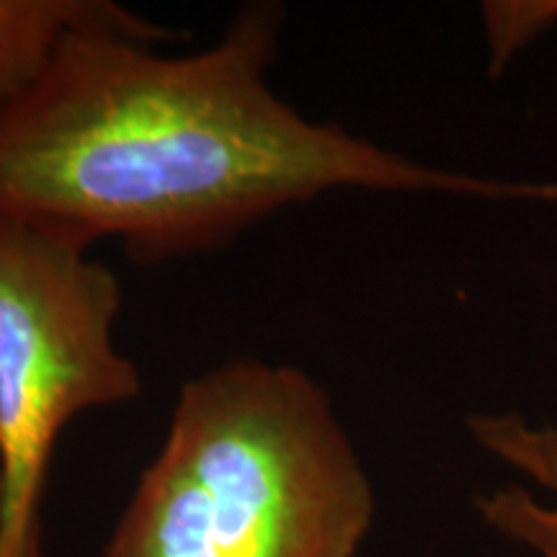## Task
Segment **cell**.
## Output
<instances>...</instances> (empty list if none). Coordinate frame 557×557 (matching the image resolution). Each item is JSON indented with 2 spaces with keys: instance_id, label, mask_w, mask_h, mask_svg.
Listing matches in <instances>:
<instances>
[{
  "instance_id": "6da1fadb",
  "label": "cell",
  "mask_w": 557,
  "mask_h": 557,
  "mask_svg": "<svg viewBox=\"0 0 557 557\" xmlns=\"http://www.w3.org/2000/svg\"><path fill=\"white\" fill-rule=\"evenodd\" d=\"M282 11L243 9L220 41L163 54L116 32L73 34L0 114V218L160 263L233 240L336 189L557 205V181L431 169L312 122L269 83Z\"/></svg>"
},
{
  "instance_id": "7a4b0ae2",
  "label": "cell",
  "mask_w": 557,
  "mask_h": 557,
  "mask_svg": "<svg viewBox=\"0 0 557 557\" xmlns=\"http://www.w3.org/2000/svg\"><path fill=\"white\" fill-rule=\"evenodd\" d=\"M374 487L323 387L233 359L184 382L101 557H357Z\"/></svg>"
},
{
  "instance_id": "3957f363",
  "label": "cell",
  "mask_w": 557,
  "mask_h": 557,
  "mask_svg": "<svg viewBox=\"0 0 557 557\" xmlns=\"http://www.w3.org/2000/svg\"><path fill=\"white\" fill-rule=\"evenodd\" d=\"M120 312V278L90 248L0 218V557H45L41 500L67 423L143 395Z\"/></svg>"
},
{
  "instance_id": "277c9868",
  "label": "cell",
  "mask_w": 557,
  "mask_h": 557,
  "mask_svg": "<svg viewBox=\"0 0 557 557\" xmlns=\"http://www.w3.org/2000/svg\"><path fill=\"white\" fill-rule=\"evenodd\" d=\"M81 32H116L148 41H176L178 34L109 0H0V114L24 99Z\"/></svg>"
},
{
  "instance_id": "5b68a950",
  "label": "cell",
  "mask_w": 557,
  "mask_h": 557,
  "mask_svg": "<svg viewBox=\"0 0 557 557\" xmlns=\"http://www.w3.org/2000/svg\"><path fill=\"white\" fill-rule=\"evenodd\" d=\"M549 13H553V21L557 24V0H549Z\"/></svg>"
}]
</instances>
